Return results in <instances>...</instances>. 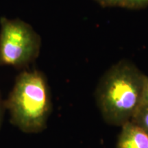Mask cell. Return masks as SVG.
I'll list each match as a JSON object with an SVG mask.
<instances>
[{"mask_svg":"<svg viewBox=\"0 0 148 148\" xmlns=\"http://www.w3.org/2000/svg\"><path fill=\"white\" fill-rule=\"evenodd\" d=\"M99 4L103 6L123 7V0H95Z\"/></svg>","mask_w":148,"mask_h":148,"instance_id":"obj_7","label":"cell"},{"mask_svg":"<svg viewBox=\"0 0 148 148\" xmlns=\"http://www.w3.org/2000/svg\"><path fill=\"white\" fill-rule=\"evenodd\" d=\"M116 148H148V134L131 121L121 125Z\"/></svg>","mask_w":148,"mask_h":148,"instance_id":"obj_4","label":"cell"},{"mask_svg":"<svg viewBox=\"0 0 148 148\" xmlns=\"http://www.w3.org/2000/svg\"><path fill=\"white\" fill-rule=\"evenodd\" d=\"M130 121L148 134V105H140Z\"/></svg>","mask_w":148,"mask_h":148,"instance_id":"obj_5","label":"cell"},{"mask_svg":"<svg viewBox=\"0 0 148 148\" xmlns=\"http://www.w3.org/2000/svg\"><path fill=\"white\" fill-rule=\"evenodd\" d=\"M147 76L133 62L121 60L105 72L95 91L97 106L108 124L121 126L141 104Z\"/></svg>","mask_w":148,"mask_h":148,"instance_id":"obj_1","label":"cell"},{"mask_svg":"<svg viewBox=\"0 0 148 148\" xmlns=\"http://www.w3.org/2000/svg\"><path fill=\"white\" fill-rule=\"evenodd\" d=\"M140 105H148V76L146 79V82L144 87L143 97H142L141 104Z\"/></svg>","mask_w":148,"mask_h":148,"instance_id":"obj_8","label":"cell"},{"mask_svg":"<svg viewBox=\"0 0 148 148\" xmlns=\"http://www.w3.org/2000/svg\"><path fill=\"white\" fill-rule=\"evenodd\" d=\"M5 108V105L4 102L2 101L1 97V94H0V127H1V123H2V119H3V110Z\"/></svg>","mask_w":148,"mask_h":148,"instance_id":"obj_9","label":"cell"},{"mask_svg":"<svg viewBox=\"0 0 148 148\" xmlns=\"http://www.w3.org/2000/svg\"><path fill=\"white\" fill-rule=\"evenodd\" d=\"M0 66L21 69L40 53L41 39L32 27L18 18L0 19Z\"/></svg>","mask_w":148,"mask_h":148,"instance_id":"obj_3","label":"cell"},{"mask_svg":"<svg viewBox=\"0 0 148 148\" xmlns=\"http://www.w3.org/2000/svg\"><path fill=\"white\" fill-rule=\"evenodd\" d=\"M148 0H123V7L130 9H138L147 6Z\"/></svg>","mask_w":148,"mask_h":148,"instance_id":"obj_6","label":"cell"},{"mask_svg":"<svg viewBox=\"0 0 148 148\" xmlns=\"http://www.w3.org/2000/svg\"><path fill=\"white\" fill-rule=\"evenodd\" d=\"M4 105L10 112L11 123L22 132L44 130L52 106L45 75L37 70L18 74Z\"/></svg>","mask_w":148,"mask_h":148,"instance_id":"obj_2","label":"cell"}]
</instances>
